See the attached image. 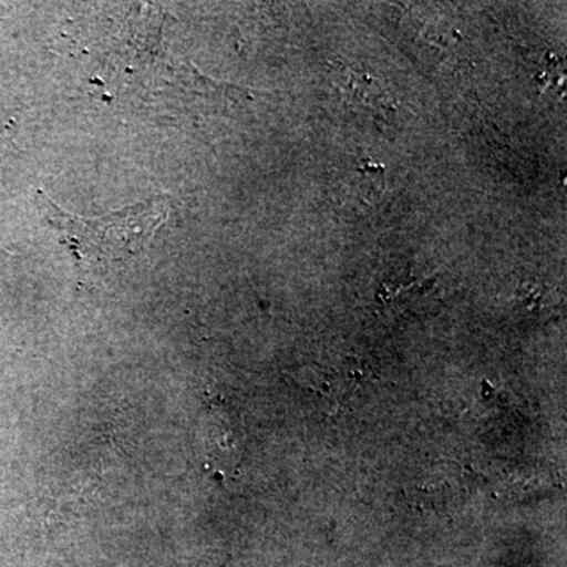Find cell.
Masks as SVG:
<instances>
[{
	"instance_id": "6da1fadb",
	"label": "cell",
	"mask_w": 567,
	"mask_h": 567,
	"mask_svg": "<svg viewBox=\"0 0 567 567\" xmlns=\"http://www.w3.org/2000/svg\"><path fill=\"white\" fill-rule=\"evenodd\" d=\"M44 215L63 235L78 262L106 265L141 252L169 216L166 197H153L110 215L84 218L63 212L44 193H39Z\"/></svg>"
}]
</instances>
